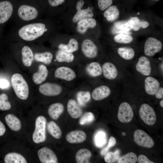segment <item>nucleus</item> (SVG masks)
I'll list each match as a JSON object with an SVG mask.
<instances>
[{
    "mask_svg": "<svg viewBox=\"0 0 163 163\" xmlns=\"http://www.w3.org/2000/svg\"><path fill=\"white\" fill-rule=\"evenodd\" d=\"M106 136L103 132H99L97 134L95 137L96 145L98 147H101L105 143Z\"/></svg>",
    "mask_w": 163,
    "mask_h": 163,
    "instance_id": "nucleus-43",
    "label": "nucleus"
},
{
    "mask_svg": "<svg viewBox=\"0 0 163 163\" xmlns=\"http://www.w3.org/2000/svg\"><path fill=\"white\" fill-rule=\"evenodd\" d=\"M5 121L9 128L12 130L17 132L19 131L22 126L20 120L16 116L12 114L6 115Z\"/></svg>",
    "mask_w": 163,
    "mask_h": 163,
    "instance_id": "nucleus-27",
    "label": "nucleus"
},
{
    "mask_svg": "<svg viewBox=\"0 0 163 163\" xmlns=\"http://www.w3.org/2000/svg\"><path fill=\"white\" fill-rule=\"evenodd\" d=\"M94 15L91 0H72L67 10L60 18L62 23L72 31L79 21L84 19L94 18Z\"/></svg>",
    "mask_w": 163,
    "mask_h": 163,
    "instance_id": "nucleus-2",
    "label": "nucleus"
},
{
    "mask_svg": "<svg viewBox=\"0 0 163 163\" xmlns=\"http://www.w3.org/2000/svg\"><path fill=\"white\" fill-rule=\"evenodd\" d=\"M120 152L118 149L116 150L114 152H108L105 155L104 160L107 163H114L119 158Z\"/></svg>",
    "mask_w": 163,
    "mask_h": 163,
    "instance_id": "nucleus-41",
    "label": "nucleus"
},
{
    "mask_svg": "<svg viewBox=\"0 0 163 163\" xmlns=\"http://www.w3.org/2000/svg\"><path fill=\"white\" fill-rule=\"evenodd\" d=\"M87 74L90 76L95 78L102 74V66L97 62H93L88 64L85 67Z\"/></svg>",
    "mask_w": 163,
    "mask_h": 163,
    "instance_id": "nucleus-26",
    "label": "nucleus"
},
{
    "mask_svg": "<svg viewBox=\"0 0 163 163\" xmlns=\"http://www.w3.org/2000/svg\"><path fill=\"white\" fill-rule=\"evenodd\" d=\"M97 6L100 10L104 11L111 5L113 0H97Z\"/></svg>",
    "mask_w": 163,
    "mask_h": 163,
    "instance_id": "nucleus-45",
    "label": "nucleus"
},
{
    "mask_svg": "<svg viewBox=\"0 0 163 163\" xmlns=\"http://www.w3.org/2000/svg\"><path fill=\"white\" fill-rule=\"evenodd\" d=\"M137 157L133 152H130L120 158L118 163H135L137 161Z\"/></svg>",
    "mask_w": 163,
    "mask_h": 163,
    "instance_id": "nucleus-39",
    "label": "nucleus"
},
{
    "mask_svg": "<svg viewBox=\"0 0 163 163\" xmlns=\"http://www.w3.org/2000/svg\"><path fill=\"white\" fill-rule=\"evenodd\" d=\"M162 47V43L159 40L153 37H150L145 42L144 53L147 56L152 57L160 52Z\"/></svg>",
    "mask_w": 163,
    "mask_h": 163,
    "instance_id": "nucleus-11",
    "label": "nucleus"
},
{
    "mask_svg": "<svg viewBox=\"0 0 163 163\" xmlns=\"http://www.w3.org/2000/svg\"><path fill=\"white\" fill-rule=\"evenodd\" d=\"M8 96L5 93L0 94V110L2 111L9 110L11 108V104L8 101Z\"/></svg>",
    "mask_w": 163,
    "mask_h": 163,
    "instance_id": "nucleus-40",
    "label": "nucleus"
},
{
    "mask_svg": "<svg viewBox=\"0 0 163 163\" xmlns=\"http://www.w3.org/2000/svg\"><path fill=\"white\" fill-rule=\"evenodd\" d=\"M160 106L163 107V100L162 99L160 102Z\"/></svg>",
    "mask_w": 163,
    "mask_h": 163,
    "instance_id": "nucleus-52",
    "label": "nucleus"
},
{
    "mask_svg": "<svg viewBox=\"0 0 163 163\" xmlns=\"http://www.w3.org/2000/svg\"><path fill=\"white\" fill-rule=\"evenodd\" d=\"M63 88L59 84L53 82H46L41 84L39 91L42 94L47 96L59 95L62 92Z\"/></svg>",
    "mask_w": 163,
    "mask_h": 163,
    "instance_id": "nucleus-12",
    "label": "nucleus"
},
{
    "mask_svg": "<svg viewBox=\"0 0 163 163\" xmlns=\"http://www.w3.org/2000/svg\"><path fill=\"white\" fill-rule=\"evenodd\" d=\"M111 92V91L109 87L105 85H101L93 90L91 96L94 100L101 101L108 97Z\"/></svg>",
    "mask_w": 163,
    "mask_h": 163,
    "instance_id": "nucleus-21",
    "label": "nucleus"
},
{
    "mask_svg": "<svg viewBox=\"0 0 163 163\" xmlns=\"http://www.w3.org/2000/svg\"><path fill=\"white\" fill-rule=\"evenodd\" d=\"M6 130V129L5 125L0 120V137L4 135L5 132Z\"/></svg>",
    "mask_w": 163,
    "mask_h": 163,
    "instance_id": "nucleus-50",
    "label": "nucleus"
},
{
    "mask_svg": "<svg viewBox=\"0 0 163 163\" xmlns=\"http://www.w3.org/2000/svg\"><path fill=\"white\" fill-rule=\"evenodd\" d=\"M15 10L13 5L10 2H0V24L6 23L12 18Z\"/></svg>",
    "mask_w": 163,
    "mask_h": 163,
    "instance_id": "nucleus-14",
    "label": "nucleus"
},
{
    "mask_svg": "<svg viewBox=\"0 0 163 163\" xmlns=\"http://www.w3.org/2000/svg\"><path fill=\"white\" fill-rule=\"evenodd\" d=\"M128 23L134 31H137L141 28L148 27L149 23L147 21L141 20L138 17L135 16L131 18L127 21Z\"/></svg>",
    "mask_w": 163,
    "mask_h": 163,
    "instance_id": "nucleus-32",
    "label": "nucleus"
},
{
    "mask_svg": "<svg viewBox=\"0 0 163 163\" xmlns=\"http://www.w3.org/2000/svg\"><path fill=\"white\" fill-rule=\"evenodd\" d=\"M135 142L141 147L151 148L154 145V142L150 136L146 132L141 129L136 130L133 134Z\"/></svg>",
    "mask_w": 163,
    "mask_h": 163,
    "instance_id": "nucleus-13",
    "label": "nucleus"
},
{
    "mask_svg": "<svg viewBox=\"0 0 163 163\" xmlns=\"http://www.w3.org/2000/svg\"><path fill=\"white\" fill-rule=\"evenodd\" d=\"M103 16L108 22H113L119 18L120 11L117 7L115 5H111L104 11Z\"/></svg>",
    "mask_w": 163,
    "mask_h": 163,
    "instance_id": "nucleus-31",
    "label": "nucleus"
},
{
    "mask_svg": "<svg viewBox=\"0 0 163 163\" xmlns=\"http://www.w3.org/2000/svg\"><path fill=\"white\" fill-rule=\"evenodd\" d=\"M53 58L52 53L49 51L36 52L34 53V60L46 65H49L52 62Z\"/></svg>",
    "mask_w": 163,
    "mask_h": 163,
    "instance_id": "nucleus-29",
    "label": "nucleus"
},
{
    "mask_svg": "<svg viewBox=\"0 0 163 163\" xmlns=\"http://www.w3.org/2000/svg\"><path fill=\"white\" fill-rule=\"evenodd\" d=\"M9 85V82L4 79H0V88H8Z\"/></svg>",
    "mask_w": 163,
    "mask_h": 163,
    "instance_id": "nucleus-47",
    "label": "nucleus"
},
{
    "mask_svg": "<svg viewBox=\"0 0 163 163\" xmlns=\"http://www.w3.org/2000/svg\"><path fill=\"white\" fill-rule=\"evenodd\" d=\"M70 35L59 33L51 41L58 43L57 49L71 53L77 51L80 47V38L75 34Z\"/></svg>",
    "mask_w": 163,
    "mask_h": 163,
    "instance_id": "nucleus-4",
    "label": "nucleus"
},
{
    "mask_svg": "<svg viewBox=\"0 0 163 163\" xmlns=\"http://www.w3.org/2000/svg\"><path fill=\"white\" fill-rule=\"evenodd\" d=\"M113 39L117 43L126 44L132 42L133 40V37L130 35L120 33L115 35Z\"/></svg>",
    "mask_w": 163,
    "mask_h": 163,
    "instance_id": "nucleus-38",
    "label": "nucleus"
},
{
    "mask_svg": "<svg viewBox=\"0 0 163 163\" xmlns=\"http://www.w3.org/2000/svg\"><path fill=\"white\" fill-rule=\"evenodd\" d=\"M156 98L158 99H161L163 98V88L160 87L158 91L155 94Z\"/></svg>",
    "mask_w": 163,
    "mask_h": 163,
    "instance_id": "nucleus-48",
    "label": "nucleus"
},
{
    "mask_svg": "<svg viewBox=\"0 0 163 163\" xmlns=\"http://www.w3.org/2000/svg\"><path fill=\"white\" fill-rule=\"evenodd\" d=\"M94 119V116L93 113L88 112L85 113L81 118L79 123L83 125L92 122Z\"/></svg>",
    "mask_w": 163,
    "mask_h": 163,
    "instance_id": "nucleus-42",
    "label": "nucleus"
},
{
    "mask_svg": "<svg viewBox=\"0 0 163 163\" xmlns=\"http://www.w3.org/2000/svg\"><path fill=\"white\" fill-rule=\"evenodd\" d=\"M155 0V1H158V0Z\"/></svg>",
    "mask_w": 163,
    "mask_h": 163,
    "instance_id": "nucleus-54",
    "label": "nucleus"
},
{
    "mask_svg": "<svg viewBox=\"0 0 163 163\" xmlns=\"http://www.w3.org/2000/svg\"><path fill=\"white\" fill-rule=\"evenodd\" d=\"M109 148L107 146L104 148L101 151V155H105L108 152Z\"/></svg>",
    "mask_w": 163,
    "mask_h": 163,
    "instance_id": "nucleus-51",
    "label": "nucleus"
},
{
    "mask_svg": "<svg viewBox=\"0 0 163 163\" xmlns=\"http://www.w3.org/2000/svg\"><path fill=\"white\" fill-rule=\"evenodd\" d=\"M67 108L69 114L73 118H78L82 114V111L81 108L74 99H71L68 101Z\"/></svg>",
    "mask_w": 163,
    "mask_h": 163,
    "instance_id": "nucleus-25",
    "label": "nucleus"
},
{
    "mask_svg": "<svg viewBox=\"0 0 163 163\" xmlns=\"http://www.w3.org/2000/svg\"><path fill=\"white\" fill-rule=\"evenodd\" d=\"M48 70L46 66L43 64L40 65L37 72L33 75L32 79L34 83L37 84H40L46 79L48 75Z\"/></svg>",
    "mask_w": 163,
    "mask_h": 163,
    "instance_id": "nucleus-24",
    "label": "nucleus"
},
{
    "mask_svg": "<svg viewBox=\"0 0 163 163\" xmlns=\"http://www.w3.org/2000/svg\"><path fill=\"white\" fill-rule=\"evenodd\" d=\"M43 17L44 14L42 9H39L33 5L23 4L15 10L12 18L17 26H19L36 21Z\"/></svg>",
    "mask_w": 163,
    "mask_h": 163,
    "instance_id": "nucleus-3",
    "label": "nucleus"
},
{
    "mask_svg": "<svg viewBox=\"0 0 163 163\" xmlns=\"http://www.w3.org/2000/svg\"><path fill=\"white\" fill-rule=\"evenodd\" d=\"M85 133L82 130L71 131L66 136L67 141L71 143H79L83 142L86 139Z\"/></svg>",
    "mask_w": 163,
    "mask_h": 163,
    "instance_id": "nucleus-23",
    "label": "nucleus"
},
{
    "mask_svg": "<svg viewBox=\"0 0 163 163\" xmlns=\"http://www.w3.org/2000/svg\"><path fill=\"white\" fill-rule=\"evenodd\" d=\"M114 25L117 29L126 31L132 30V28L127 21H118L115 23Z\"/></svg>",
    "mask_w": 163,
    "mask_h": 163,
    "instance_id": "nucleus-44",
    "label": "nucleus"
},
{
    "mask_svg": "<svg viewBox=\"0 0 163 163\" xmlns=\"http://www.w3.org/2000/svg\"><path fill=\"white\" fill-rule=\"evenodd\" d=\"M46 118L43 116H39L36 118L35 128L32 134V139L36 144L43 142L46 138Z\"/></svg>",
    "mask_w": 163,
    "mask_h": 163,
    "instance_id": "nucleus-9",
    "label": "nucleus"
},
{
    "mask_svg": "<svg viewBox=\"0 0 163 163\" xmlns=\"http://www.w3.org/2000/svg\"><path fill=\"white\" fill-rule=\"evenodd\" d=\"M60 25L56 19L44 17L17 26L13 31V40L27 43L51 41L59 33Z\"/></svg>",
    "mask_w": 163,
    "mask_h": 163,
    "instance_id": "nucleus-1",
    "label": "nucleus"
},
{
    "mask_svg": "<svg viewBox=\"0 0 163 163\" xmlns=\"http://www.w3.org/2000/svg\"><path fill=\"white\" fill-rule=\"evenodd\" d=\"M55 57L58 62L69 63L74 61L75 57L74 53H67L57 49L55 53Z\"/></svg>",
    "mask_w": 163,
    "mask_h": 163,
    "instance_id": "nucleus-30",
    "label": "nucleus"
},
{
    "mask_svg": "<svg viewBox=\"0 0 163 163\" xmlns=\"http://www.w3.org/2000/svg\"><path fill=\"white\" fill-rule=\"evenodd\" d=\"M122 135H123V136H125L126 135V133L124 132L122 133Z\"/></svg>",
    "mask_w": 163,
    "mask_h": 163,
    "instance_id": "nucleus-53",
    "label": "nucleus"
},
{
    "mask_svg": "<svg viewBox=\"0 0 163 163\" xmlns=\"http://www.w3.org/2000/svg\"><path fill=\"white\" fill-rule=\"evenodd\" d=\"M134 115L130 105L126 102H123L120 105L117 114L119 120L121 123H128L132 120Z\"/></svg>",
    "mask_w": 163,
    "mask_h": 163,
    "instance_id": "nucleus-15",
    "label": "nucleus"
},
{
    "mask_svg": "<svg viewBox=\"0 0 163 163\" xmlns=\"http://www.w3.org/2000/svg\"><path fill=\"white\" fill-rule=\"evenodd\" d=\"M79 37L80 47L82 54L88 59H92L96 58L98 54V49L92 37L84 36Z\"/></svg>",
    "mask_w": 163,
    "mask_h": 163,
    "instance_id": "nucleus-7",
    "label": "nucleus"
},
{
    "mask_svg": "<svg viewBox=\"0 0 163 163\" xmlns=\"http://www.w3.org/2000/svg\"><path fill=\"white\" fill-rule=\"evenodd\" d=\"M55 77L57 78L70 82L76 77L75 71L70 67L62 66L57 68L54 73Z\"/></svg>",
    "mask_w": 163,
    "mask_h": 163,
    "instance_id": "nucleus-16",
    "label": "nucleus"
},
{
    "mask_svg": "<svg viewBox=\"0 0 163 163\" xmlns=\"http://www.w3.org/2000/svg\"><path fill=\"white\" fill-rule=\"evenodd\" d=\"M47 127L49 132L53 137L56 139L61 137L62 135L61 130L55 122L53 121L50 122Z\"/></svg>",
    "mask_w": 163,
    "mask_h": 163,
    "instance_id": "nucleus-36",
    "label": "nucleus"
},
{
    "mask_svg": "<svg viewBox=\"0 0 163 163\" xmlns=\"http://www.w3.org/2000/svg\"><path fill=\"white\" fill-rule=\"evenodd\" d=\"M11 82L17 97L22 100H26L29 96V90L28 84L24 77L18 73L14 74L11 77Z\"/></svg>",
    "mask_w": 163,
    "mask_h": 163,
    "instance_id": "nucleus-6",
    "label": "nucleus"
},
{
    "mask_svg": "<svg viewBox=\"0 0 163 163\" xmlns=\"http://www.w3.org/2000/svg\"><path fill=\"white\" fill-rule=\"evenodd\" d=\"M21 55L23 65L26 67L30 66L34 60V53L31 47L26 45L23 46L21 50Z\"/></svg>",
    "mask_w": 163,
    "mask_h": 163,
    "instance_id": "nucleus-19",
    "label": "nucleus"
},
{
    "mask_svg": "<svg viewBox=\"0 0 163 163\" xmlns=\"http://www.w3.org/2000/svg\"><path fill=\"white\" fill-rule=\"evenodd\" d=\"M102 74L107 79L113 80L117 76V69L112 62H104L102 66Z\"/></svg>",
    "mask_w": 163,
    "mask_h": 163,
    "instance_id": "nucleus-22",
    "label": "nucleus"
},
{
    "mask_svg": "<svg viewBox=\"0 0 163 163\" xmlns=\"http://www.w3.org/2000/svg\"><path fill=\"white\" fill-rule=\"evenodd\" d=\"M72 0H46L48 7L44 11V17L56 19L67 9Z\"/></svg>",
    "mask_w": 163,
    "mask_h": 163,
    "instance_id": "nucleus-5",
    "label": "nucleus"
},
{
    "mask_svg": "<svg viewBox=\"0 0 163 163\" xmlns=\"http://www.w3.org/2000/svg\"><path fill=\"white\" fill-rule=\"evenodd\" d=\"M160 87L159 82L155 78L149 76L145 78L144 88L145 92L148 94L155 95Z\"/></svg>",
    "mask_w": 163,
    "mask_h": 163,
    "instance_id": "nucleus-20",
    "label": "nucleus"
},
{
    "mask_svg": "<svg viewBox=\"0 0 163 163\" xmlns=\"http://www.w3.org/2000/svg\"><path fill=\"white\" fill-rule=\"evenodd\" d=\"M39 159L42 163H58L57 156L54 152L49 148L44 147L37 152Z\"/></svg>",
    "mask_w": 163,
    "mask_h": 163,
    "instance_id": "nucleus-17",
    "label": "nucleus"
},
{
    "mask_svg": "<svg viewBox=\"0 0 163 163\" xmlns=\"http://www.w3.org/2000/svg\"><path fill=\"white\" fill-rule=\"evenodd\" d=\"M137 161L138 163H154V162L151 161L145 155H139Z\"/></svg>",
    "mask_w": 163,
    "mask_h": 163,
    "instance_id": "nucleus-46",
    "label": "nucleus"
},
{
    "mask_svg": "<svg viewBox=\"0 0 163 163\" xmlns=\"http://www.w3.org/2000/svg\"><path fill=\"white\" fill-rule=\"evenodd\" d=\"M64 109V106L62 103H54L49 107L48 110V114L52 119L56 120L63 113Z\"/></svg>",
    "mask_w": 163,
    "mask_h": 163,
    "instance_id": "nucleus-28",
    "label": "nucleus"
},
{
    "mask_svg": "<svg viewBox=\"0 0 163 163\" xmlns=\"http://www.w3.org/2000/svg\"><path fill=\"white\" fill-rule=\"evenodd\" d=\"M141 120L149 126L154 125L156 121V115L153 108L147 104H143L140 106L139 111Z\"/></svg>",
    "mask_w": 163,
    "mask_h": 163,
    "instance_id": "nucleus-10",
    "label": "nucleus"
},
{
    "mask_svg": "<svg viewBox=\"0 0 163 163\" xmlns=\"http://www.w3.org/2000/svg\"><path fill=\"white\" fill-rule=\"evenodd\" d=\"M91 94L88 91H80L78 92L76 97L78 102L80 105L84 106L90 101Z\"/></svg>",
    "mask_w": 163,
    "mask_h": 163,
    "instance_id": "nucleus-37",
    "label": "nucleus"
},
{
    "mask_svg": "<svg viewBox=\"0 0 163 163\" xmlns=\"http://www.w3.org/2000/svg\"><path fill=\"white\" fill-rule=\"evenodd\" d=\"M117 52L121 58L126 60H131L135 56L134 50L129 47H120L117 49Z\"/></svg>",
    "mask_w": 163,
    "mask_h": 163,
    "instance_id": "nucleus-35",
    "label": "nucleus"
},
{
    "mask_svg": "<svg viewBox=\"0 0 163 163\" xmlns=\"http://www.w3.org/2000/svg\"><path fill=\"white\" fill-rule=\"evenodd\" d=\"M97 25V21L94 18L84 19L76 24L72 31L79 36L90 37V33L96 28Z\"/></svg>",
    "mask_w": 163,
    "mask_h": 163,
    "instance_id": "nucleus-8",
    "label": "nucleus"
},
{
    "mask_svg": "<svg viewBox=\"0 0 163 163\" xmlns=\"http://www.w3.org/2000/svg\"><path fill=\"white\" fill-rule=\"evenodd\" d=\"M136 70L141 74L149 76L151 72L152 68L149 59L146 57L142 56L139 58L136 65Z\"/></svg>",
    "mask_w": 163,
    "mask_h": 163,
    "instance_id": "nucleus-18",
    "label": "nucleus"
},
{
    "mask_svg": "<svg viewBox=\"0 0 163 163\" xmlns=\"http://www.w3.org/2000/svg\"><path fill=\"white\" fill-rule=\"evenodd\" d=\"M4 161L6 163H27V161L21 154L15 152L7 154L5 156Z\"/></svg>",
    "mask_w": 163,
    "mask_h": 163,
    "instance_id": "nucleus-33",
    "label": "nucleus"
},
{
    "mask_svg": "<svg viewBox=\"0 0 163 163\" xmlns=\"http://www.w3.org/2000/svg\"><path fill=\"white\" fill-rule=\"evenodd\" d=\"M92 154L90 151L86 149L79 150L75 155V160L77 163H89V160Z\"/></svg>",
    "mask_w": 163,
    "mask_h": 163,
    "instance_id": "nucleus-34",
    "label": "nucleus"
},
{
    "mask_svg": "<svg viewBox=\"0 0 163 163\" xmlns=\"http://www.w3.org/2000/svg\"><path fill=\"white\" fill-rule=\"evenodd\" d=\"M116 143V141L115 138L114 137L111 136L109 139L107 146L110 148L114 146Z\"/></svg>",
    "mask_w": 163,
    "mask_h": 163,
    "instance_id": "nucleus-49",
    "label": "nucleus"
}]
</instances>
